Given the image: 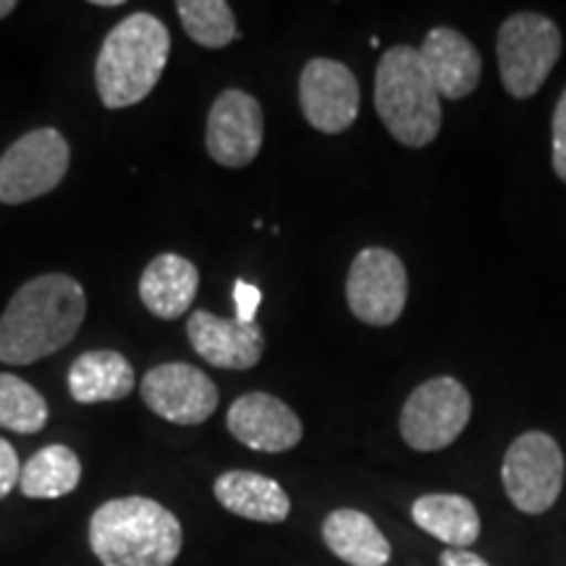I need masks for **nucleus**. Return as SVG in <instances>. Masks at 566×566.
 Instances as JSON below:
<instances>
[{
    "mask_svg": "<svg viewBox=\"0 0 566 566\" xmlns=\"http://www.w3.org/2000/svg\"><path fill=\"white\" fill-rule=\"evenodd\" d=\"M260 302H263V292L247 281H237L233 286V304H237V321L239 323H254Z\"/></svg>",
    "mask_w": 566,
    "mask_h": 566,
    "instance_id": "a878e982",
    "label": "nucleus"
},
{
    "mask_svg": "<svg viewBox=\"0 0 566 566\" xmlns=\"http://www.w3.org/2000/svg\"><path fill=\"white\" fill-rule=\"evenodd\" d=\"M509 501L522 514H543L564 488V454L548 433L530 430L509 446L501 467Z\"/></svg>",
    "mask_w": 566,
    "mask_h": 566,
    "instance_id": "0eeeda50",
    "label": "nucleus"
},
{
    "mask_svg": "<svg viewBox=\"0 0 566 566\" xmlns=\"http://www.w3.org/2000/svg\"><path fill=\"white\" fill-rule=\"evenodd\" d=\"M13 11H17V3H13V0H0V19L11 17Z\"/></svg>",
    "mask_w": 566,
    "mask_h": 566,
    "instance_id": "cd10ccee",
    "label": "nucleus"
},
{
    "mask_svg": "<svg viewBox=\"0 0 566 566\" xmlns=\"http://www.w3.org/2000/svg\"><path fill=\"white\" fill-rule=\"evenodd\" d=\"M470 415V391L443 375L409 394L401 409V436L415 451H441L462 436Z\"/></svg>",
    "mask_w": 566,
    "mask_h": 566,
    "instance_id": "6e6552de",
    "label": "nucleus"
},
{
    "mask_svg": "<svg viewBox=\"0 0 566 566\" xmlns=\"http://www.w3.org/2000/svg\"><path fill=\"white\" fill-rule=\"evenodd\" d=\"M375 111L391 137L405 147H424L443 124L441 95L430 82L420 51L391 48L375 69Z\"/></svg>",
    "mask_w": 566,
    "mask_h": 566,
    "instance_id": "20e7f679",
    "label": "nucleus"
},
{
    "mask_svg": "<svg viewBox=\"0 0 566 566\" xmlns=\"http://www.w3.org/2000/svg\"><path fill=\"white\" fill-rule=\"evenodd\" d=\"M176 11H179L184 32L197 45L221 51V48H229L239 38L237 17L223 0H179Z\"/></svg>",
    "mask_w": 566,
    "mask_h": 566,
    "instance_id": "4be33fe9",
    "label": "nucleus"
},
{
    "mask_svg": "<svg viewBox=\"0 0 566 566\" xmlns=\"http://www.w3.org/2000/svg\"><path fill=\"white\" fill-rule=\"evenodd\" d=\"M263 105L244 90H223L212 103L205 129L210 158L223 168H244L263 150Z\"/></svg>",
    "mask_w": 566,
    "mask_h": 566,
    "instance_id": "9d476101",
    "label": "nucleus"
},
{
    "mask_svg": "<svg viewBox=\"0 0 566 566\" xmlns=\"http://www.w3.org/2000/svg\"><path fill=\"white\" fill-rule=\"evenodd\" d=\"M495 53L509 95L527 101L556 66L562 55V32L543 13H514L501 24Z\"/></svg>",
    "mask_w": 566,
    "mask_h": 566,
    "instance_id": "39448f33",
    "label": "nucleus"
},
{
    "mask_svg": "<svg viewBox=\"0 0 566 566\" xmlns=\"http://www.w3.org/2000/svg\"><path fill=\"white\" fill-rule=\"evenodd\" d=\"M92 6H97V9H118V6H124V0H92Z\"/></svg>",
    "mask_w": 566,
    "mask_h": 566,
    "instance_id": "c85d7f7f",
    "label": "nucleus"
},
{
    "mask_svg": "<svg viewBox=\"0 0 566 566\" xmlns=\"http://www.w3.org/2000/svg\"><path fill=\"white\" fill-rule=\"evenodd\" d=\"M147 409L174 424H200L218 409V388L200 367L168 363L153 367L139 386Z\"/></svg>",
    "mask_w": 566,
    "mask_h": 566,
    "instance_id": "9b49d317",
    "label": "nucleus"
},
{
    "mask_svg": "<svg viewBox=\"0 0 566 566\" xmlns=\"http://www.w3.org/2000/svg\"><path fill=\"white\" fill-rule=\"evenodd\" d=\"M441 566H488V562L467 548H449L441 554Z\"/></svg>",
    "mask_w": 566,
    "mask_h": 566,
    "instance_id": "bb28decb",
    "label": "nucleus"
},
{
    "mask_svg": "<svg viewBox=\"0 0 566 566\" xmlns=\"http://www.w3.org/2000/svg\"><path fill=\"white\" fill-rule=\"evenodd\" d=\"M69 394L80 405L122 401L137 386V375L124 354L111 349L84 352L69 367Z\"/></svg>",
    "mask_w": 566,
    "mask_h": 566,
    "instance_id": "a211bd4d",
    "label": "nucleus"
},
{
    "mask_svg": "<svg viewBox=\"0 0 566 566\" xmlns=\"http://www.w3.org/2000/svg\"><path fill=\"white\" fill-rule=\"evenodd\" d=\"M218 504L226 512L250 522L281 525L292 514V499L273 478L250 470H229L212 485Z\"/></svg>",
    "mask_w": 566,
    "mask_h": 566,
    "instance_id": "dca6fc26",
    "label": "nucleus"
},
{
    "mask_svg": "<svg viewBox=\"0 0 566 566\" xmlns=\"http://www.w3.org/2000/svg\"><path fill=\"white\" fill-rule=\"evenodd\" d=\"M323 541L331 554L349 566H386L391 558V543L357 509H336L325 516Z\"/></svg>",
    "mask_w": 566,
    "mask_h": 566,
    "instance_id": "6ab92c4d",
    "label": "nucleus"
},
{
    "mask_svg": "<svg viewBox=\"0 0 566 566\" xmlns=\"http://www.w3.org/2000/svg\"><path fill=\"white\" fill-rule=\"evenodd\" d=\"M554 171L566 184V90L554 111Z\"/></svg>",
    "mask_w": 566,
    "mask_h": 566,
    "instance_id": "393cba45",
    "label": "nucleus"
},
{
    "mask_svg": "<svg viewBox=\"0 0 566 566\" xmlns=\"http://www.w3.org/2000/svg\"><path fill=\"white\" fill-rule=\"evenodd\" d=\"M181 546L176 514L145 495L105 501L90 520V548L103 566H174Z\"/></svg>",
    "mask_w": 566,
    "mask_h": 566,
    "instance_id": "f03ea898",
    "label": "nucleus"
},
{
    "mask_svg": "<svg viewBox=\"0 0 566 566\" xmlns=\"http://www.w3.org/2000/svg\"><path fill=\"white\" fill-rule=\"evenodd\" d=\"M171 53V32L158 17L137 11L103 40L95 61L97 95L105 108H132L158 87Z\"/></svg>",
    "mask_w": 566,
    "mask_h": 566,
    "instance_id": "7ed1b4c3",
    "label": "nucleus"
},
{
    "mask_svg": "<svg viewBox=\"0 0 566 566\" xmlns=\"http://www.w3.org/2000/svg\"><path fill=\"white\" fill-rule=\"evenodd\" d=\"M87 315L82 283L63 273L27 281L0 315V363L32 365L61 352Z\"/></svg>",
    "mask_w": 566,
    "mask_h": 566,
    "instance_id": "f257e3e1",
    "label": "nucleus"
},
{
    "mask_svg": "<svg viewBox=\"0 0 566 566\" xmlns=\"http://www.w3.org/2000/svg\"><path fill=\"white\" fill-rule=\"evenodd\" d=\"M19 478H21V464H19L17 449H13L6 438H0V501L9 499L13 488L19 485Z\"/></svg>",
    "mask_w": 566,
    "mask_h": 566,
    "instance_id": "b1692460",
    "label": "nucleus"
},
{
    "mask_svg": "<svg viewBox=\"0 0 566 566\" xmlns=\"http://www.w3.org/2000/svg\"><path fill=\"white\" fill-rule=\"evenodd\" d=\"M200 271L181 254H158L139 279V300L160 321H176L192 307Z\"/></svg>",
    "mask_w": 566,
    "mask_h": 566,
    "instance_id": "f3484780",
    "label": "nucleus"
},
{
    "mask_svg": "<svg viewBox=\"0 0 566 566\" xmlns=\"http://www.w3.org/2000/svg\"><path fill=\"white\" fill-rule=\"evenodd\" d=\"M226 428L247 449L265 454L292 451L304 436L294 409L263 391L239 396L226 415Z\"/></svg>",
    "mask_w": 566,
    "mask_h": 566,
    "instance_id": "ddd939ff",
    "label": "nucleus"
},
{
    "mask_svg": "<svg viewBox=\"0 0 566 566\" xmlns=\"http://www.w3.org/2000/svg\"><path fill=\"white\" fill-rule=\"evenodd\" d=\"M71 150L59 129H34L0 155V202L24 205L51 195L69 171Z\"/></svg>",
    "mask_w": 566,
    "mask_h": 566,
    "instance_id": "423d86ee",
    "label": "nucleus"
},
{
    "mask_svg": "<svg viewBox=\"0 0 566 566\" xmlns=\"http://www.w3.org/2000/svg\"><path fill=\"white\" fill-rule=\"evenodd\" d=\"M300 105L313 129L342 134L357 122L359 84L342 61L313 59L302 69Z\"/></svg>",
    "mask_w": 566,
    "mask_h": 566,
    "instance_id": "f8f14e48",
    "label": "nucleus"
},
{
    "mask_svg": "<svg viewBox=\"0 0 566 566\" xmlns=\"http://www.w3.org/2000/svg\"><path fill=\"white\" fill-rule=\"evenodd\" d=\"M48 422V401L19 375L0 373V428L13 433H40Z\"/></svg>",
    "mask_w": 566,
    "mask_h": 566,
    "instance_id": "5701e85b",
    "label": "nucleus"
},
{
    "mask_svg": "<svg viewBox=\"0 0 566 566\" xmlns=\"http://www.w3.org/2000/svg\"><path fill=\"white\" fill-rule=\"evenodd\" d=\"M420 61L438 95L449 101H462L472 95L480 82V69H483L475 45L449 27H436L428 32L420 48Z\"/></svg>",
    "mask_w": 566,
    "mask_h": 566,
    "instance_id": "2eb2a0df",
    "label": "nucleus"
},
{
    "mask_svg": "<svg viewBox=\"0 0 566 566\" xmlns=\"http://www.w3.org/2000/svg\"><path fill=\"white\" fill-rule=\"evenodd\" d=\"M409 281L405 263L391 250L367 247L354 258L346 279L352 315L367 325H391L405 313Z\"/></svg>",
    "mask_w": 566,
    "mask_h": 566,
    "instance_id": "1a4fd4ad",
    "label": "nucleus"
},
{
    "mask_svg": "<svg viewBox=\"0 0 566 566\" xmlns=\"http://www.w3.org/2000/svg\"><path fill=\"white\" fill-rule=\"evenodd\" d=\"M82 483V462L69 446L40 449L21 467L19 488L27 499H63Z\"/></svg>",
    "mask_w": 566,
    "mask_h": 566,
    "instance_id": "412c9836",
    "label": "nucleus"
},
{
    "mask_svg": "<svg viewBox=\"0 0 566 566\" xmlns=\"http://www.w3.org/2000/svg\"><path fill=\"white\" fill-rule=\"evenodd\" d=\"M412 520L422 533L438 537L451 548H470L480 537L475 504L457 493L420 495L412 506Z\"/></svg>",
    "mask_w": 566,
    "mask_h": 566,
    "instance_id": "aec40b11",
    "label": "nucleus"
},
{
    "mask_svg": "<svg viewBox=\"0 0 566 566\" xmlns=\"http://www.w3.org/2000/svg\"><path fill=\"white\" fill-rule=\"evenodd\" d=\"M187 336L205 363L221 370H250L265 352V336L258 323L218 317L208 310H195L189 315Z\"/></svg>",
    "mask_w": 566,
    "mask_h": 566,
    "instance_id": "4468645a",
    "label": "nucleus"
}]
</instances>
